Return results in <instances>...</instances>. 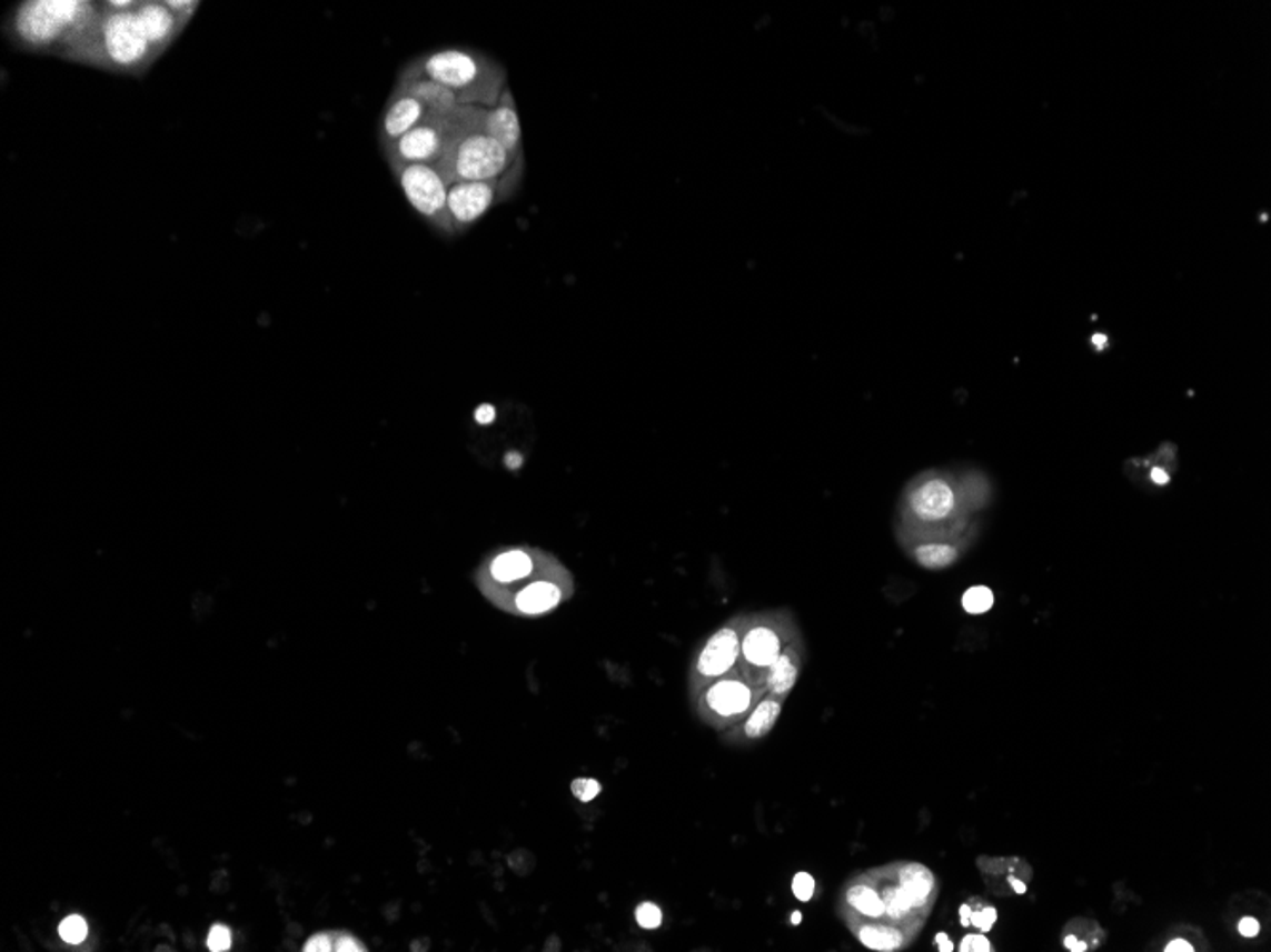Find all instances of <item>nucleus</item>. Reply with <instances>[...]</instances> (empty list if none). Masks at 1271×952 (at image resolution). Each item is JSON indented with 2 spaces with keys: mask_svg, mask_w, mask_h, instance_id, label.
<instances>
[{
  "mask_svg": "<svg viewBox=\"0 0 1271 952\" xmlns=\"http://www.w3.org/2000/svg\"><path fill=\"white\" fill-rule=\"evenodd\" d=\"M939 895L941 882L930 868L917 861H893L851 876L836 911L861 945L898 952L920 938Z\"/></svg>",
  "mask_w": 1271,
  "mask_h": 952,
  "instance_id": "1",
  "label": "nucleus"
},
{
  "mask_svg": "<svg viewBox=\"0 0 1271 952\" xmlns=\"http://www.w3.org/2000/svg\"><path fill=\"white\" fill-rule=\"evenodd\" d=\"M475 584L486 601L510 617L540 618L574 598L575 579L554 553L534 545H505L476 567Z\"/></svg>",
  "mask_w": 1271,
  "mask_h": 952,
  "instance_id": "2",
  "label": "nucleus"
},
{
  "mask_svg": "<svg viewBox=\"0 0 1271 952\" xmlns=\"http://www.w3.org/2000/svg\"><path fill=\"white\" fill-rule=\"evenodd\" d=\"M404 77H423L446 86L461 106L495 107L507 88V71L478 50L446 48L421 56Z\"/></svg>",
  "mask_w": 1271,
  "mask_h": 952,
  "instance_id": "3",
  "label": "nucleus"
},
{
  "mask_svg": "<svg viewBox=\"0 0 1271 952\" xmlns=\"http://www.w3.org/2000/svg\"><path fill=\"white\" fill-rule=\"evenodd\" d=\"M520 160L486 133L484 107L461 106L455 111L454 138L436 168L454 184L505 178Z\"/></svg>",
  "mask_w": 1271,
  "mask_h": 952,
  "instance_id": "4",
  "label": "nucleus"
},
{
  "mask_svg": "<svg viewBox=\"0 0 1271 952\" xmlns=\"http://www.w3.org/2000/svg\"><path fill=\"white\" fill-rule=\"evenodd\" d=\"M802 638L804 631L797 624L796 614L791 609L778 607V609L751 612L743 633L737 670L754 687L765 690V675L771 665L788 644Z\"/></svg>",
  "mask_w": 1271,
  "mask_h": 952,
  "instance_id": "5",
  "label": "nucleus"
},
{
  "mask_svg": "<svg viewBox=\"0 0 1271 952\" xmlns=\"http://www.w3.org/2000/svg\"><path fill=\"white\" fill-rule=\"evenodd\" d=\"M764 697L765 690L754 687L735 668L732 673L706 684L705 689L698 690L689 700L698 721L722 734L741 723Z\"/></svg>",
  "mask_w": 1271,
  "mask_h": 952,
  "instance_id": "6",
  "label": "nucleus"
},
{
  "mask_svg": "<svg viewBox=\"0 0 1271 952\" xmlns=\"http://www.w3.org/2000/svg\"><path fill=\"white\" fill-rule=\"evenodd\" d=\"M92 4L73 0H39L21 4L16 12V33L29 48H50L73 29L90 23Z\"/></svg>",
  "mask_w": 1271,
  "mask_h": 952,
  "instance_id": "7",
  "label": "nucleus"
},
{
  "mask_svg": "<svg viewBox=\"0 0 1271 952\" xmlns=\"http://www.w3.org/2000/svg\"><path fill=\"white\" fill-rule=\"evenodd\" d=\"M748 618L751 612H738L701 643L687 675L689 697L737 668Z\"/></svg>",
  "mask_w": 1271,
  "mask_h": 952,
  "instance_id": "8",
  "label": "nucleus"
},
{
  "mask_svg": "<svg viewBox=\"0 0 1271 952\" xmlns=\"http://www.w3.org/2000/svg\"><path fill=\"white\" fill-rule=\"evenodd\" d=\"M522 168L524 160L514 166L505 178L449 184L448 219L451 234L463 232L478 223L484 216H488L497 202L508 198L520 181Z\"/></svg>",
  "mask_w": 1271,
  "mask_h": 952,
  "instance_id": "9",
  "label": "nucleus"
},
{
  "mask_svg": "<svg viewBox=\"0 0 1271 952\" xmlns=\"http://www.w3.org/2000/svg\"><path fill=\"white\" fill-rule=\"evenodd\" d=\"M408 204L441 232L451 234L448 219L449 184L435 164H393Z\"/></svg>",
  "mask_w": 1271,
  "mask_h": 952,
  "instance_id": "10",
  "label": "nucleus"
},
{
  "mask_svg": "<svg viewBox=\"0 0 1271 952\" xmlns=\"http://www.w3.org/2000/svg\"><path fill=\"white\" fill-rule=\"evenodd\" d=\"M99 44L107 66L117 69L146 66L149 56L155 52L139 26L136 10L130 12L109 10L99 26Z\"/></svg>",
  "mask_w": 1271,
  "mask_h": 952,
  "instance_id": "11",
  "label": "nucleus"
},
{
  "mask_svg": "<svg viewBox=\"0 0 1271 952\" xmlns=\"http://www.w3.org/2000/svg\"><path fill=\"white\" fill-rule=\"evenodd\" d=\"M455 111L446 117L430 114L411 132L389 143L393 164H438L454 138Z\"/></svg>",
  "mask_w": 1271,
  "mask_h": 952,
  "instance_id": "12",
  "label": "nucleus"
},
{
  "mask_svg": "<svg viewBox=\"0 0 1271 952\" xmlns=\"http://www.w3.org/2000/svg\"><path fill=\"white\" fill-rule=\"evenodd\" d=\"M957 510V494L944 478L920 481L906 494V512L920 527H941Z\"/></svg>",
  "mask_w": 1271,
  "mask_h": 952,
  "instance_id": "13",
  "label": "nucleus"
},
{
  "mask_svg": "<svg viewBox=\"0 0 1271 952\" xmlns=\"http://www.w3.org/2000/svg\"><path fill=\"white\" fill-rule=\"evenodd\" d=\"M976 868L981 871L982 880L990 893L997 898H1013L1024 895L1027 884L1034 880V871L1030 863L1016 855H981L976 860Z\"/></svg>",
  "mask_w": 1271,
  "mask_h": 952,
  "instance_id": "14",
  "label": "nucleus"
},
{
  "mask_svg": "<svg viewBox=\"0 0 1271 952\" xmlns=\"http://www.w3.org/2000/svg\"><path fill=\"white\" fill-rule=\"evenodd\" d=\"M783 708L784 700L765 694L741 723L722 732V742L732 748H748L752 743L762 742L777 726Z\"/></svg>",
  "mask_w": 1271,
  "mask_h": 952,
  "instance_id": "15",
  "label": "nucleus"
},
{
  "mask_svg": "<svg viewBox=\"0 0 1271 952\" xmlns=\"http://www.w3.org/2000/svg\"><path fill=\"white\" fill-rule=\"evenodd\" d=\"M484 130L499 146L505 147L510 157L516 158V160L524 158L520 117H518V109H516L508 86L497 106L484 109Z\"/></svg>",
  "mask_w": 1271,
  "mask_h": 952,
  "instance_id": "16",
  "label": "nucleus"
},
{
  "mask_svg": "<svg viewBox=\"0 0 1271 952\" xmlns=\"http://www.w3.org/2000/svg\"><path fill=\"white\" fill-rule=\"evenodd\" d=\"M430 117V111L427 107L423 106L419 99L403 92L400 88L396 90L395 96L390 98L389 106L385 109L381 122V138L387 146L403 138L406 133L411 132L414 128L425 122Z\"/></svg>",
  "mask_w": 1271,
  "mask_h": 952,
  "instance_id": "17",
  "label": "nucleus"
},
{
  "mask_svg": "<svg viewBox=\"0 0 1271 952\" xmlns=\"http://www.w3.org/2000/svg\"><path fill=\"white\" fill-rule=\"evenodd\" d=\"M805 658H807V649H805V639H797L794 643L788 644L781 657L775 660L771 665L767 675H765V694L778 698V700H788L792 690L796 687L804 670Z\"/></svg>",
  "mask_w": 1271,
  "mask_h": 952,
  "instance_id": "18",
  "label": "nucleus"
},
{
  "mask_svg": "<svg viewBox=\"0 0 1271 952\" xmlns=\"http://www.w3.org/2000/svg\"><path fill=\"white\" fill-rule=\"evenodd\" d=\"M136 18H138L139 26L143 29L149 44H151L155 52H160L166 48L168 42L176 39L179 31V23L183 26L187 21L181 20L178 13L173 12L166 2H143L136 8Z\"/></svg>",
  "mask_w": 1271,
  "mask_h": 952,
  "instance_id": "19",
  "label": "nucleus"
},
{
  "mask_svg": "<svg viewBox=\"0 0 1271 952\" xmlns=\"http://www.w3.org/2000/svg\"><path fill=\"white\" fill-rule=\"evenodd\" d=\"M398 88L403 92L419 99L423 106L430 111V114L446 117L461 106L451 90H448L446 86L438 84L435 80L423 79V77H403Z\"/></svg>",
  "mask_w": 1271,
  "mask_h": 952,
  "instance_id": "20",
  "label": "nucleus"
},
{
  "mask_svg": "<svg viewBox=\"0 0 1271 952\" xmlns=\"http://www.w3.org/2000/svg\"><path fill=\"white\" fill-rule=\"evenodd\" d=\"M1108 940V932L1093 919L1078 916L1062 930V946L1070 952L1096 951Z\"/></svg>",
  "mask_w": 1271,
  "mask_h": 952,
  "instance_id": "21",
  "label": "nucleus"
},
{
  "mask_svg": "<svg viewBox=\"0 0 1271 952\" xmlns=\"http://www.w3.org/2000/svg\"><path fill=\"white\" fill-rule=\"evenodd\" d=\"M910 555L923 569L942 571L946 567L954 565L955 561L960 559V548H955L954 544H946V542H923V544L912 548Z\"/></svg>",
  "mask_w": 1271,
  "mask_h": 952,
  "instance_id": "22",
  "label": "nucleus"
},
{
  "mask_svg": "<svg viewBox=\"0 0 1271 952\" xmlns=\"http://www.w3.org/2000/svg\"><path fill=\"white\" fill-rule=\"evenodd\" d=\"M997 922V909L979 895L971 898L960 906V924L976 932L989 933Z\"/></svg>",
  "mask_w": 1271,
  "mask_h": 952,
  "instance_id": "23",
  "label": "nucleus"
},
{
  "mask_svg": "<svg viewBox=\"0 0 1271 952\" xmlns=\"http://www.w3.org/2000/svg\"><path fill=\"white\" fill-rule=\"evenodd\" d=\"M962 604L969 614H984V612H989L990 609H992V604H994V593H992V590L986 588V585L969 588V590L965 591V595H963Z\"/></svg>",
  "mask_w": 1271,
  "mask_h": 952,
  "instance_id": "24",
  "label": "nucleus"
},
{
  "mask_svg": "<svg viewBox=\"0 0 1271 952\" xmlns=\"http://www.w3.org/2000/svg\"><path fill=\"white\" fill-rule=\"evenodd\" d=\"M60 935L61 940L77 945V943H82V941L86 940V935H88V924H86V920L79 916V914H71V916H67V919L61 922Z\"/></svg>",
  "mask_w": 1271,
  "mask_h": 952,
  "instance_id": "25",
  "label": "nucleus"
},
{
  "mask_svg": "<svg viewBox=\"0 0 1271 952\" xmlns=\"http://www.w3.org/2000/svg\"><path fill=\"white\" fill-rule=\"evenodd\" d=\"M636 920H638L639 926L646 928V930H655V928H659L661 922H663V913H661L659 906L655 905V903L646 901V903H642V905L636 909Z\"/></svg>",
  "mask_w": 1271,
  "mask_h": 952,
  "instance_id": "26",
  "label": "nucleus"
},
{
  "mask_svg": "<svg viewBox=\"0 0 1271 952\" xmlns=\"http://www.w3.org/2000/svg\"><path fill=\"white\" fill-rule=\"evenodd\" d=\"M1238 933L1243 940H1259L1262 933V922L1254 914H1241L1238 920Z\"/></svg>",
  "mask_w": 1271,
  "mask_h": 952,
  "instance_id": "27",
  "label": "nucleus"
},
{
  "mask_svg": "<svg viewBox=\"0 0 1271 952\" xmlns=\"http://www.w3.org/2000/svg\"><path fill=\"white\" fill-rule=\"evenodd\" d=\"M957 951H962V952H990V951H994V949H992V943H990L989 938H986V935H982V932H981V933H967V935H965V938H963L962 943H960V945H957Z\"/></svg>",
  "mask_w": 1271,
  "mask_h": 952,
  "instance_id": "28",
  "label": "nucleus"
},
{
  "mask_svg": "<svg viewBox=\"0 0 1271 952\" xmlns=\"http://www.w3.org/2000/svg\"><path fill=\"white\" fill-rule=\"evenodd\" d=\"M572 789H574V795L577 796L579 801L588 802L598 795L599 791H602V785H599L596 780L579 778V780H575V782L572 783Z\"/></svg>",
  "mask_w": 1271,
  "mask_h": 952,
  "instance_id": "29",
  "label": "nucleus"
},
{
  "mask_svg": "<svg viewBox=\"0 0 1271 952\" xmlns=\"http://www.w3.org/2000/svg\"><path fill=\"white\" fill-rule=\"evenodd\" d=\"M792 890L796 893L797 900L810 901L815 893V880L810 873H797Z\"/></svg>",
  "mask_w": 1271,
  "mask_h": 952,
  "instance_id": "30",
  "label": "nucleus"
},
{
  "mask_svg": "<svg viewBox=\"0 0 1271 952\" xmlns=\"http://www.w3.org/2000/svg\"><path fill=\"white\" fill-rule=\"evenodd\" d=\"M231 946V932L225 926H214L208 935V949L214 952L227 951Z\"/></svg>",
  "mask_w": 1271,
  "mask_h": 952,
  "instance_id": "31",
  "label": "nucleus"
},
{
  "mask_svg": "<svg viewBox=\"0 0 1271 952\" xmlns=\"http://www.w3.org/2000/svg\"><path fill=\"white\" fill-rule=\"evenodd\" d=\"M1163 951H1165V952H1195V951H1205V946L1198 945V943H1193V941L1188 940L1186 935H1176V938H1173V940L1166 941L1165 945H1163Z\"/></svg>",
  "mask_w": 1271,
  "mask_h": 952,
  "instance_id": "32",
  "label": "nucleus"
},
{
  "mask_svg": "<svg viewBox=\"0 0 1271 952\" xmlns=\"http://www.w3.org/2000/svg\"><path fill=\"white\" fill-rule=\"evenodd\" d=\"M166 4L185 21L189 20L192 13L197 12L198 8V2H171V0H168Z\"/></svg>",
  "mask_w": 1271,
  "mask_h": 952,
  "instance_id": "33",
  "label": "nucleus"
},
{
  "mask_svg": "<svg viewBox=\"0 0 1271 952\" xmlns=\"http://www.w3.org/2000/svg\"><path fill=\"white\" fill-rule=\"evenodd\" d=\"M305 951H336V946L331 945V940L328 935H317V938H312V940L307 943Z\"/></svg>",
  "mask_w": 1271,
  "mask_h": 952,
  "instance_id": "34",
  "label": "nucleus"
},
{
  "mask_svg": "<svg viewBox=\"0 0 1271 952\" xmlns=\"http://www.w3.org/2000/svg\"><path fill=\"white\" fill-rule=\"evenodd\" d=\"M336 951H364V946L360 945L358 941L349 938V935H345V938L337 941Z\"/></svg>",
  "mask_w": 1271,
  "mask_h": 952,
  "instance_id": "35",
  "label": "nucleus"
},
{
  "mask_svg": "<svg viewBox=\"0 0 1271 952\" xmlns=\"http://www.w3.org/2000/svg\"><path fill=\"white\" fill-rule=\"evenodd\" d=\"M1169 480H1171V478H1169V473H1166L1165 470H1163V468H1153V470H1152L1153 483H1158V485H1166V483H1169Z\"/></svg>",
  "mask_w": 1271,
  "mask_h": 952,
  "instance_id": "36",
  "label": "nucleus"
},
{
  "mask_svg": "<svg viewBox=\"0 0 1271 952\" xmlns=\"http://www.w3.org/2000/svg\"><path fill=\"white\" fill-rule=\"evenodd\" d=\"M935 943L939 945L941 951H955L954 943H950L949 938H946V933H939V935H936Z\"/></svg>",
  "mask_w": 1271,
  "mask_h": 952,
  "instance_id": "37",
  "label": "nucleus"
}]
</instances>
